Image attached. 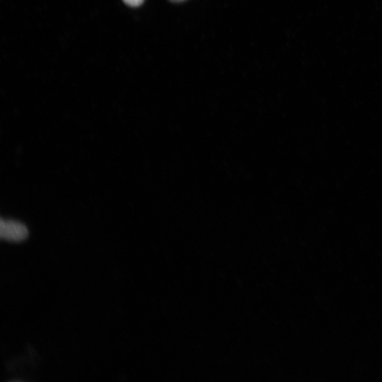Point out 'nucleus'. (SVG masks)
<instances>
[{"label":"nucleus","mask_w":382,"mask_h":382,"mask_svg":"<svg viewBox=\"0 0 382 382\" xmlns=\"http://www.w3.org/2000/svg\"><path fill=\"white\" fill-rule=\"evenodd\" d=\"M28 235V228L23 224L13 220L1 219L0 236L1 238L12 242H19L25 239Z\"/></svg>","instance_id":"f257e3e1"},{"label":"nucleus","mask_w":382,"mask_h":382,"mask_svg":"<svg viewBox=\"0 0 382 382\" xmlns=\"http://www.w3.org/2000/svg\"><path fill=\"white\" fill-rule=\"evenodd\" d=\"M123 2L132 7H137L142 4L144 0H122Z\"/></svg>","instance_id":"f03ea898"},{"label":"nucleus","mask_w":382,"mask_h":382,"mask_svg":"<svg viewBox=\"0 0 382 382\" xmlns=\"http://www.w3.org/2000/svg\"><path fill=\"white\" fill-rule=\"evenodd\" d=\"M170 1H173V2H181V1H184L185 0H170Z\"/></svg>","instance_id":"7ed1b4c3"}]
</instances>
